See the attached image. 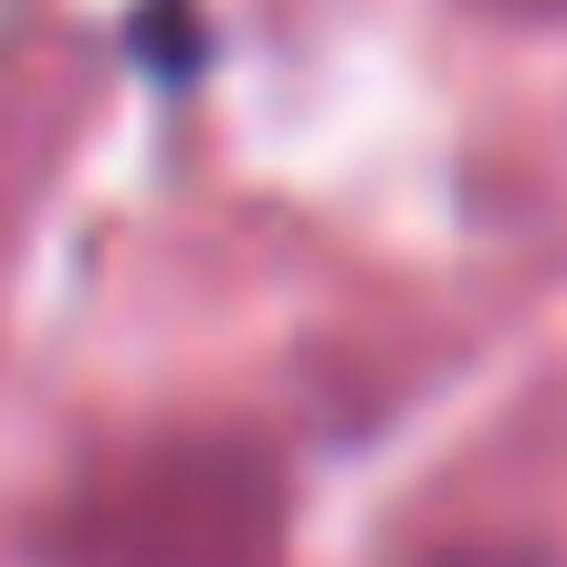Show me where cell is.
Returning <instances> with one entry per match:
<instances>
[{
  "label": "cell",
  "instance_id": "obj_3",
  "mask_svg": "<svg viewBox=\"0 0 567 567\" xmlns=\"http://www.w3.org/2000/svg\"><path fill=\"white\" fill-rule=\"evenodd\" d=\"M494 11H567V0H494Z\"/></svg>",
  "mask_w": 567,
  "mask_h": 567
},
{
  "label": "cell",
  "instance_id": "obj_1",
  "mask_svg": "<svg viewBox=\"0 0 567 567\" xmlns=\"http://www.w3.org/2000/svg\"><path fill=\"white\" fill-rule=\"evenodd\" d=\"M63 557L74 567H274L284 473L243 431H158L84 484Z\"/></svg>",
  "mask_w": 567,
  "mask_h": 567
},
{
  "label": "cell",
  "instance_id": "obj_2",
  "mask_svg": "<svg viewBox=\"0 0 567 567\" xmlns=\"http://www.w3.org/2000/svg\"><path fill=\"white\" fill-rule=\"evenodd\" d=\"M410 567H547L536 547H484V536H463V547H431V557H410Z\"/></svg>",
  "mask_w": 567,
  "mask_h": 567
}]
</instances>
